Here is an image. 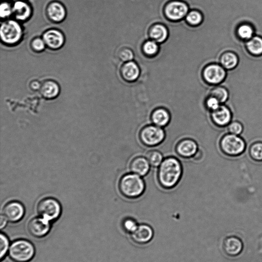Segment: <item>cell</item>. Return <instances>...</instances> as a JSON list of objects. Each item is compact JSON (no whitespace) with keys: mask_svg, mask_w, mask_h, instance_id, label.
I'll return each mask as SVG.
<instances>
[{"mask_svg":"<svg viewBox=\"0 0 262 262\" xmlns=\"http://www.w3.org/2000/svg\"><path fill=\"white\" fill-rule=\"evenodd\" d=\"M35 249L34 245L25 240H18L11 245L9 254L15 262H28L34 257Z\"/></svg>","mask_w":262,"mask_h":262,"instance_id":"3","label":"cell"},{"mask_svg":"<svg viewBox=\"0 0 262 262\" xmlns=\"http://www.w3.org/2000/svg\"><path fill=\"white\" fill-rule=\"evenodd\" d=\"M138 227V225L136 221L131 218L125 219L122 223L124 231L127 233L132 234L136 230Z\"/></svg>","mask_w":262,"mask_h":262,"instance_id":"31","label":"cell"},{"mask_svg":"<svg viewBox=\"0 0 262 262\" xmlns=\"http://www.w3.org/2000/svg\"><path fill=\"white\" fill-rule=\"evenodd\" d=\"M243 248L242 242L236 237H228L223 243V249L225 254L229 256H236L239 255Z\"/></svg>","mask_w":262,"mask_h":262,"instance_id":"16","label":"cell"},{"mask_svg":"<svg viewBox=\"0 0 262 262\" xmlns=\"http://www.w3.org/2000/svg\"><path fill=\"white\" fill-rule=\"evenodd\" d=\"M220 147L222 152L226 155L237 156L244 152L246 144L238 136L229 134L222 137Z\"/></svg>","mask_w":262,"mask_h":262,"instance_id":"4","label":"cell"},{"mask_svg":"<svg viewBox=\"0 0 262 262\" xmlns=\"http://www.w3.org/2000/svg\"><path fill=\"white\" fill-rule=\"evenodd\" d=\"M3 214L7 220L11 222H17L23 217L25 209L21 203L17 202H12L5 206Z\"/></svg>","mask_w":262,"mask_h":262,"instance_id":"11","label":"cell"},{"mask_svg":"<svg viewBox=\"0 0 262 262\" xmlns=\"http://www.w3.org/2000/svg\"><path fill=\"white\" fill-rule=\"evenodd\" d=\"M238 55L233 51H226L223 53L220 58V64L227 71L235 69L239 64Z\"/></svg>","mask_w":262,"mask_h":262,"instance_id":"20","label":"cell"},{"mask_svg":"<svg viewBox=\"0 0 262 262\" xmlns=\"http://www.w3.org/2000/svg\"><path fill=\"white\" fill-rule=\"evenodd\" d=\"M237 34L241 40L246 42L255 35V31L251 24L244 23L238 27Z\"/></svg>","mask_w":262,"mask_h":262,"instance_id":"24","label":"cell"},{"mask_svg":"<svg viewBox=\"0 0 262 262\" xmlns=\"http://www.w3.org/2000/svg\"><path fill=\"white\" fill-rule=\"evenodd\" d=\"M221 104L216 98L210 96L206 102L207 108L211 112L217 109Z\"/></svg>","mask_w":262,"mask_h":262,"instance_id":"35","label":"cell"},{"mask_svg":"<svg viewBox=\"0 0 262 262\" xmlns=\"http://www.w3.org/2000/svg\"><path fill=\"white\" fill-rule=\"evenodd\" d=\"M39 215L49 221L58 219L61 208L59 202L53 198H45L40 201L37 206Z\"/></svg>","mask_w":262,"mask_h":262,"instance_id":"6","label":"cell"},{"mask_svg":"<svg viewBox=\"0 0 262 262\" xmlns=\"http://www.w3.org/2000/svg\"><path fill=\"white\" fill-rule=\"evenodd\" d=\"M151 119L154 125L163 127L169 124L171 120V115L169 111L166 109L158 108L152 112Z\"/></svg>","mask_w":262,"mask_h":262,"instance_id":"19","label":"cell"},{"mask_svg":"<svg viewBox=\"0 0 262 262\" xmlns=\"http://www.w3.org/2000/svg\"><path fill=\"white\" fill-rule=\"evenodd\" d=\"M40 91L41 95L46 99H53L58 95L59 87L55 82L48 80L42 84Z\"/></svg>","mask_w":262,"mask_h":262,"instance_id":"21","label":"cell"},{"mask_svg":"<svg viewBox=\"0 0 262 262\" xmlns=\"http://www.w3.org/2000/svg\"><path fill=\"white\" fill-rule=\"evenodd\" d=\"M211 116L212 121L216 125L223 127L231 123L232 112L230 108L223 104L217 109L212 111Z\"/></svg>","mask_w":262,"mask_h":262,"instance_id":"10","label":"cell"},{"mask_svg":"<svg viewBox=\"0 0 262 262\" xmlns=\"http://www.w3.org/2000/svg\"><path fill=\"white\" fill-rule=\"evenodd\" d=\"M146 158L153 167H159L163 161L162 154L158 151L153 150L147 152Z\"/></svg>","mask_w":262,"mask_h":262,"instance_id":"28","label":"cell"},{"mask_svg":"<svg viewBox=\"0 0 262 262\" xmlns=\"http://www.w3.org/2000/svg\"><path fill=\"white\" fill-rule=\"evenodd\" d=\"M199 150L198 144L189 139L182 140L178 142L176 147L177 154L184 158H192Z\"/></svg>","mask_w":262,"mask_h":262,"instance_id":"12","label":"cell"},{"mask_svg":"<svg viewBox=\"0 0 262 262\" xmlns=\"http://www.w3.org/2000/svg\"><path fill=\"white\" fill-rule=\"evenodd\" d=\"M0 34L2 40L5 43L14 44L18 43L22 37V28L16 21H7L3 24Z\"/></svg>","mask_w":262,"mask_h":262,"instance_id":"7","label":"cell"},{"mask_svg":"<svg viewBox=\"0 0 262 262\" xmlns=\"http://www.w3.org/2000/svg\"><path fill=\"white\" fill-rule=\"evenodd\" d=\"M121 194L128 199L140 198L145 192V183L141 176L134 173L125 174L119 182Z\"/></svg>","mask_w":262,"mask_h":262,"instance_id":"2","label":"cell"},{"mask_svg":"<svg viewBox=\"0 0 262 262\" xmlns=\"http://www.w3.org/2000/svg\"><path fill=\"white\" fill-rule=\"evenodd\" d=\"M228 130L229 134L239 136L243 133V126L239 121H234L229 124Z\"/></svg>","mask_w":262,"mask_h":262,"instance_id":"32","label":"cell"},{"mask_svg":"<svg viewBox=\"0 0 262 262\" xmlns=\"http://www.w3.org/2000/svg\"><path fill=\"white\" fill-rule=\"evenodd\" d=\"M203 156V153L202 151L201 150H199L198 152L195 153V154L194 155V156L192 157L193 159L195 160H200L202 158Z\"/></svg>","mask_w":262,"mask_h":262,"instance_id":"40","label":"cell"},{"mask_svg":"<svg viewBox=\"0 0 262 262\" xmlns=\"http://www.w3.org/2000/svg\"><path fill=\"white\" fill-rule=\"evenodd\" d=\"M182 167L180 161L174 157L163 160L159 166L157 178L164 188L171 189L180 181L182 175Z\"/></svg>","mask_w":262,"mask_h":262,"instance_id":"1","label":"cell"},{"mask_svg":"<svg viewBox=\"0 0 262 262\" xmlns=\"http://www.w3.org/2000/svg\"><path fill=\"white\" fill-rule=\"evenodd\" d=\"M249 154L253 160L262 161V143H253L250 147Z\"/></svg>","mask_w":262,"mask_h":262,"instance_id":"29","label":"cell"},{"mask_svg":"<svg viewBox=\"0 0 262 262\" xmlns=\"http://www.w3.org/2000/svg\"><path fill=\"white\" fill-rule=\"evenodd\" d=\"M166 138V133L162 127L154 124L143 127L140 134V139L146 146L155 147L161 144Z\"/></svg>","mask_w":262,"mask_h":262,"instance_id":"5","label":"cell"},{"mask_svg":"<svg viewBox=\"0 0 262 262\" xmlns=\"http://www.w3.org/2000/svg\"><path fill=\"white\" fill-rule=\"evenodd\" d=\"M154 233L152 228L146 224L138 226L136 230L131 234V239L139 244L149 243L153 238Z\"/></svg>","mask_w":262,"mask_h":262,"instance_id":"13","label":"cell"},{"mask_svg":"<svg viewBox=\"0 0 262 262\" xmlns=\"http://www.w3.org/2000/svg\"><path fill=\"white\" fill-rule=\"evenodd\" d=\"M144 49L147 54L153 55L157 52L158 46L156 43L152 41H149L144 45Z\"/></svg>","mask_w":262,"mask_h":262,"instance_id":"36","label":"cell"},{"mask_svg":"<svg viewBox=\"0 0 262 262\" xmlns=\"http://www.w3.org/2000/svg\"><path fill=\"white\" fill-rule=\"evenodd\" d=\"M151 36L156 42H162L168 37V31L162 25H156L152 29Z\"/></svg>","mask_w":262,"mask_h":262,"instance_id":"27","label":"cell"},{"mask_svg":"<svg viewBox=\"0 0 262 262\" xmlns=\"http://www.w3.org/2000/svg\"><path fill=\"white\" fill-rule=\"evenodd\" d=\"M150 166V164L146 157L139 156L131 161L129 169L133 173L144 177L149 172Z\"/></svg>","mask_w":262,"mask_h":262,"instance_id":"17","label":"cell"},{"mask_svg":"<svg viewBox=\"0 0 262 262\" xmlns=\"http://www.w3.org/2000/svg\"><path fill=\"white\" fill-rule=\"evenodd\" d=\"M13 13V9L11 6L7 4L3 3L0 7V16L2 18H5L9 17Z\"/></svg>","mask_w":262,"mask_h":262,"instance_id":"37","label":"cell"},{"mask_svg":"<svg viewBox=\"0 0 262 262\" xmlns=\"http://www.w3.org/2000/svg\"><path fill=\"white\" fill-rule=\"evenodd\" d=\"M7 223V219L5 217L4 215L2 216L1 219H0V227L3 229L6 225Z\"/></svg>","mask_w":262,"mask_h":262,"instance_id":"41","label":"cell"},{"mask_svg":"<svg viewBox=\"0 0 262 262\" xmlns=\"http://www.w3.org/2000/svg\"><path fill=\"white\" fill-rule=\"evenodd\" d=\"M9 249V241L7 237L2 234L0 236V258L1 259L6 256Z\"/></svg>","mask_w":262,"mask_h":262,"instance_id":"30","label":"cell"},{"mask_svg":"<svg viewBox=\"0 0 262 262\" xmlns=\"http://www.w3.org/2000/svg\"><path fill=\"white\" fill-rule=\"evenodd\" d=\"M47 15L52 22L59 23L62 21L67 16L65 9L60 4L56 2L50 4L47 9Z\"/></svg>","mask_w":262,"mask_h":262,"instance_id":"18","label":"cell"},{"mask_svg":"<svg viewBox=\"0 0 262 262\" xmlns=\"http://www.w3.org/2000/svg\"><path fill=\"white\" fill-rule=\"evenodd\" d=\"M43 39L46 45L52 49L60 48L64 41L62 33L56 29H50L46 31L43 35Z\"/></svg>","mask_w":262,"mask_h":262,"instance_id":"14","label":"cell"},{"mask_svg":"<svg viewBox=\"0 0 262 262\" xmlns=\"http://www.w3.org/2000/svg\"><path fill=\"white\" fill-rule=\"evenodd\" d=\"M210 96L216 98L220 103L223 105L227 102L229 94L226 88L221 85H217L213 87L210 91Z\"/></svg>","mask_w":262,"mask_h":262,"instance_id":"26","label":"cell"},{"mask_svg":"<svg viewBox=\"0 0 262 262\" xmlns=\"http://www.w3.org/2000/svg\"><path fill=\"white\" fill-rule=\"evenodd\" d=\"M122 74L126 80L134 81L138 78L140 75V70L136 63L128 62L124 66Z\"/></svg>","mask_w":262,"mask_h":262,"instance_id":"25","label":"cell"},{"mask_svg":"<svg viewBox=\"0 0 262 262\" xmlns=\"http://www.w3.org/2000/svg\"><path fill=\"white\" fill-rule=\"evenodd\" d=\"M188 12V7L183 2H172L168 4L166 8V13L170 19L173 20L183 18Z\"/></svg>","mask_w":262,"mask_h":262,"instance_id":"15","label":"cell"},{"mask_svg":"<svg viewBox=\"0 0 262 262\" xmlns=\"http://www.w3.org/2000/svg\"><path fill=\"white\" fill-rule=\"evenodd\" d=\"M119 56L122 60L124 61H127L133 59L134 57V55L133 52L130 50L128 49H124L122 50L119 53Z\"/></svg>","mask_w":262,"mask_h":262,"instance_id":"38","label":"cell"},{"mask_svg":"<svg viewBox=\"0 0 262 262\" xmlns=\"http://www.w3.org/2000/svg\"><path fill=\"white\" fill-rule=\"evenodd\" d=\"M13 13L17 19L25 21L30 17L31 10L27 4L22 2H17L13 8Z\"/></svg>","mask_w":262,"mask_h":262,"instance_id":"23","label":"cell"},{"mask_svg":"<svg viewBox=\"0 0 262 262\" xmlns=\"http://www.w3.org/2000/svg\"><path fill=\"white\" fill-rule=\"evenodd\" d=\"M45 43L43 39L36 38L33 39L31 42V47L33 50L36 52H41L45 48Z\"/></svg>","mask_w":262,"mask_h":262,"instance_id":"34","label":"cell"},{"mask_svg":"<svg viewBox=\"0 0 262 262\" xmlns=\"http://www.w3.org/2000/svg\"><path fill=\"white\" fill-rule=\"evenodd\" d=\"M42 84L38 81H32L30 83V87L32 90H38L41 88Z\"/></svg>","mask_w":262,"mask_h":262,"instance_id":"39","label":"cell"},{"mask_svg":"<svg viewBox=\"0 0 262 262\" xmlns=\"http://www.w3.org/2000/svg\"><path fill=\"white\" fill-rule=\"evenodd\" d=\"M202 20V16L199 12L196 11L191 12L186 17L187 21L189 24L194 25L200 24Z\"/></svg>","mask_w":262,"mask_h":262,"instance_id":"33","label":"cell"},{"mask_svg":"<svg viewBox=\"0 0 262 262\" xmlns=\"http://www.w3.org/2000/svg\"><path fill=\"white\" fill-rule=\"evenodd\" d=\"M204 75L209 84L213 86L220 85L226 78L227 71L220 63H212L205 69Z\"/></svg>","mask_w":262,"mask_h":262,"instance_id":"8","label":"cell"},{"mask_svg":"<svg viewBox=\"0 0 262 262\" xmlns=\"http://www.w3.org/2000/svg\"><path fill=\"white\" fill-rule=\"evenodd\" d=\"M29 233L35 237L42 238L46 236L50 229L49 221L43 217L31 219L28 224Z\"/></svg>","mask_w":262,"mask_h":262,"instance_id":"9","label":"cell"},{"mask_svg":"<svg viewBox=\"0 0 262 262\" xmlns=\"http://www.w3.org/2000/svg\"><path fill=\"white\" fill-rule=\"evenodd\" d=\"M245 46L248 52L252 55H262V37L255 35L245 42Z\"/></svg>","mask_w":262,"mask_h":262,"instance_id":"22","label":"cell"}]
</instances>
